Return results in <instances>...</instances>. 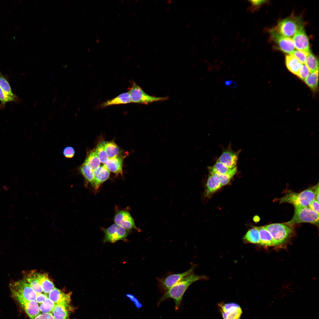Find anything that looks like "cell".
<instances>
[{"instance_id":"obj_1","label":"cell","mask_w":319,"mask_h":319,"mask_svg":"<svg viewBox=\"0 0 319 319\" xmlns=\"http://www.w3.org/2000/svg\"><path fill=\"white\" fill-rule=\"evenodd\" d=\"M208 277L204 275H198L194 273L187 275L175 285L164 292L158 302L161 303L167 299H172L174 301L175 310L180 305L184 294L189 286L193 282L199 280H206Z\"/></svg>"},{"instance_id":"obj_2","label":"cell","mask_w":319,"mask_h":319,"mask_svg":"<svg viewBox=\"0 0 319 319\" xmlns=\"http://www.w3.org/2000/svg\"><path fill=\"white\" fill-rule=\"evenodd\" d=\"M316 186H311L300 193L289 191L279 199V202L292 204L294 208L309 206L315 199Z\"/></svg>"},{"instance_id":"obj_3","label":"cell","mask_w":319,"mask_h":319,"mask_svg":"<svg viewBox=\"0 0 319 319\" xmlns=\"http://www.w3.org/2000/svg\"><path fill=\"white\" fill-rule=\"evenodd\" d=\"M272 236L276 246L283 245L293 234V225L287 222L270 224L263 226Z\"/></svg>"},{"instance_id":"obj_4","label":"cell","mask_w":319,"mask_h":319,"mask_svg":"<svg viewBox=\"0 0 319 319\" xmlns=\"http://www.w3.org/2000/svg\"><path fill=\"white\" fill-rule=\"evenodd\" d=\"M303 28L300 17L292 15L281 20L273 30L283 36L290 38Z\"/></svg>"},{"instance_id":"obj_5","label":"cell","mask_w":319,"mask_h":319,"mask_svg":"<svg viewBox=\"0 0 319 319\" xmlns=\"http://www.w3.org/2000/svg\"><path fill=\"white\" fill-rule=\"evenodd\" d=\"M9 288L15 299L21 298L27 300H35L37 293L24 279L12 282Z\"/></svg>"},{"instance_id":"obj_6","label":"cell","mask_w":319,"mask_h":319,"mask_svg":"<svg viewBox=\"0 0 319 319\" xmlns=\"http://www.w3.org/2000/svg\"><path fill=\"white\" fill-rule=\"evenodd\" d=\"M128 92L132 102L147 105L149 103L166 100L169 99L167 96L156 97L147 94L138 85L133 82Z\"/></svg>"},{"instance_id":"obj_7","label":"cell","mask_w":319,"mask_h":319,"mask_svg":"<svg viewBox=\"0 0 319 319\" xmlns=\"http://www.w3.org/2000/svg\"><path fill=\"white\" fill-rule=\"evenodd\" d=\"M287 223L294 225L302 222L318 224L319 214L309 206L295 208L294 214L292 219Z\"/></svg>"},{"instance_id":"obj_8","label":"cell","mask_w":319,"mask_h":319,"mask_svg":"<svg viewBox=\"0 0 319 319\" xmlns=\"http://www.w3.org/2000/svg\"><path fill=\"white\" fill-rule=\"evenodd\" d=\"M196 267L193 265L187 271L181 273L169 274L167 276L157 279L158 287L161 291L164 292L175 285L185 276L193 273Z\"/></svg>"},{"instance_id":"obj_9","label":"cell","mask_w":319,"mask_h":319,"mask_svg":"<svg viewBox=\"0 0 319 319\" xmlns=\"http://www.w3.org/2000/svg\"><path fill=\"white\" fill-rule=\"evenodd\" d=\"M104 232V242L114 243L118 240L126 239L129 233V231L115 223L105 229Z\"/></svg>"},{"instance_id":"obj_10","label":"cell","mask_w":319,"mask_h":319,"mask_svg":"<svg viewBox=\"0 0 319 319\" xmlns=\"http://www.w3.org/2000/svg\"><path fill=\"white\" fill-rule=\"evenodd\" d=\"M270 33L273 40L281 50L289 54L295 50L292 39L283 36L273 30L271 31Z\"/></svg>"},{"instance_id":"obj_11","label":"cell","mask_w":319,"mask_h":319,"mask_svg":"<svg viewBox=\"0 0 319 319\" xmlns=\"http://www.w3.org/2000/svg\"><path fill=\"white\" fill-rule=\"evenodd\" d=\"M219 305L223 319H240L242 311L240 307L237 303H221Z\"/></svg>"},{"instance_id":"obj_12","label":"cell","mask_w":319,"mask_h":319,"mask_svg":"<svg viewBox=\"0 0 319 319\" xmlns=\"http://www.w3.org/2000/svg\"><path fill=\"white\" fill-rule=\"evenodd\" d=\"M115 223L129 231L135 229L140 230L136 226L134 220L129 213L126 211L121 210L116 213L114 218Z\"/></svg>"},{"instance_id":"obj_13","label":"cell","mask_w":319,"mask_h":319,"mask_svg":"<svg viewBox=\"0 0 319 319\" xmlns=\"http://www.w3.org/2000/svg\"><path fill=\"white\" fill-rule=\"evenodd\" d=\"M292 40L295 48L297 50L307 53L310 52L309 39L304 28L294 35Z\"/></svg>"},{"instance_id":"obj_14","label":"cell","mask_w":319,"mask_h":319,"mask_svg":"<svg viewBox=\"0 0 319 319\" xmlns=\"http://www.w3.org/2000/svg\"><path fill=\"white\" fill-rule=\"evenodd\" d=\"M15 299L19 303L30 319H34L40 313L39 306L35 300H27L21 298Z\"/></svg>"},{"instance_id":"obj_15","label":"cell","mask_w":319,"mask_h":319,"mask_svg":"<svg viewBox=\"0 0 319 319\" xmlns=\"http://www.w3.org/2000/svg\"><path fill=\"white\" fill-rule=\"evenodd\" d=\"M48 294V297L55 305H68L71 300V292L66 294L55 287Z\"/></svg>"},{"instance_id":"obj_16","label":"cell","mask_w":319,"mask_h":319,"mask_svg":"<svg viewBox=\"0 0 319 319\" xmlns=\"http://www.w3.org/2000/svg\"><path fill=\"white\" fill-rule=\"evenodd\" d=\"M239 154V151L228 149L222 152L217 160L229 168H233L236 167Z\"/></svg>"},{"instance_id":"obj_17","label":"cell","mask_w":319,"mask_h":319,"mask_svg":"<svg viewBox=\"0 0 319 319\" xmlns=\"http://www.w3.org/2000/svg\"><path fill=\"white\" fill-rule=\"evenodd\" d=\"M123 159V156L118 155L109 158L104 165L110 172L115 174H121L122 175Z\"/></svg>"},{"instance_id":"obj_18","label":"cell","mask_w":319,"mask_h":319,"mask_svg":"<svg viewBox=\"0 0 319 319\" xmlns=\"http://www.w3.org/2000/svg\"><path fill=\"white\" fill-rule=\"evenodd\" d=\"M93 171L95 188L97 189L103 183L109 178L110 172L104 165Z\"/></svg>"},{"instance_id":"obj_19","label":"cell","mask_w":319,"mask_h":319,"mask_svg":"<svg viewBox=\"0 0 319 319\" xmlns=\"http://www.w3.org/2000/svg\"><path fill=\"white\" fill-rule=\"evenodd\" d=\"M35 275L38 281L41 285L43 292L44 294H48L55 287L53 282L49 278L47 274L40 273L35 271Z\"/></svg>"},{"instance_id":"obj_20","label":"cell","mask_w":319,"mask_h":319,"mask_svg":"<svg viewBox=\"0 0 319 319\" xmlns=\"http://www.w3.org/2000/svg\"><path fill=\"white\" fill-rule=\"evenodd\" d=\"M222 187L218 178L214 175L210 173L206 184L205 196H210Z\"/></svg>"},{"instance_id":"obj_21","label":"cell","mask_w":319,"mask_h":319,"mask_svg":"<svg viewBox=\"0 0 319 319\" xmlns=\"http://www.w3.org/2000/svg\"><path fill=\"white\" fill-rule=\"evenodd\" d=\"M258 230L260 237L259 244L266 247L276 246L275 241L270 232L263 226L255 227Z\"/></svg>"},{"instance_id":"obj_22","label":"cell","mask_w":319,"mask_h":319,"mask_svg":"<svg viewBox=\"0 0 319 319\" xmlns=\"http://www.w3.org/2000/svg\"><path fill=\"white\" fill-rule=\"evenodd\" d=\"M209 172L220 174L229 175L234 176L237 171V167L233 168H229L217 160L213 166L209 167Z\"/></svg>"},{"instance_id":"obj_23","label":"cell","mask_w":319,"mask_h":319,"mask_svg":"<svg viewBox=\"0 0 319 319\" xmlns=\"http://www.w3.org/2000/svg\"><path fill=\"white\" fill-rule=\"evenodd\" d=\"M131 102H132L131 98L128 92L121 94L115 98L104 102L101 106L104 108L110 105L126 104Z\"/></svg>"},{"instance_id":"obj_24","label":"cell","mask_w":319,"mask_h":319,"mask_svg":"<svg viewBox=\"0 0 319 319\" xmlns=\"http://www.w3.org/2000/svg\"><path fill=\"white\" fill-rule=\"evenodd\" d=\"M285 64L288 69L291 72L296 75L303 65V64L292 54H288L286 56Z\"/></svg>"},{"instance_id":"obj_25","label":"cell","mask_w":319,"mask_h":319,"mask_svg":"<svg viewBox=\"0 0 319 319\" xmlns=\"http://www.w3.org/2000/svg\"><path fill=\"white\" fill-rule=\"evenodd\" d=\"M35 271L32 270L24 274L25 280L37 293L43 292L41 285L38 281L35 275Z\"/></svg>"},{"instance_id":"obj_26","label":"cell","mask_w":319,"mask_h":319,"mask_svg":"<svg viewBox=\"0 0 319 319\" xmlns=\"http://www.w3.org/2000/svg\"><path fill=\"white\" fill-rule=\"evenodd\" d=\"M243 240L245 243L259 244L260 239L258 230L255 227L250 229L243 236Z\"/></svg>"},{"instance_id":"obj_27","label":"cell","mask_w":319,"mask_h":319,"mask_svg":"<svg viewBox=\"0 0 319 319\" xmlns=\"http://www.w3.org/2000/svg\"><path fill=\"white\" fill-rule=\"evenodd\" d=\"M68 305L61 304L55 305L51 312L54 319H68Z\"/></svg>"},{"instance_id":"obj_28","label":"cell","mask_w":319,"mask_h":319,"mask_svg":"<svg viewBox=\"0 0 319 319\" xmlns=\"http://www.w3.org/2000/svg\"><path fill=\"white\" fill-rule=\"evenodd\" d=\"M309 70L310 73L319 70V63L316 57L310 52L307 56L304 64Z\"/></svg>"},{"instance_id":"obj_29","label":"cell","mask_w":319,"mask_h":319,"mask_svg":"<svg viewBox=\"0 0 319 319\" xmlns=\"http://www.w3.org/2000/svg\"><path fill=\"white\" fill-rule=\"evenodd\" d=\"M80 170L85 179L90 183L95 188L93 170L88 165L84 163L80 167Z\"/></svg>"},{"instance_id":"obj_30","label":"cell","mask_w":319,"mask_h":319,"mask_svg":"<svg viewBox=\"0 0 319 319\" xmlns=\"http://www.w3.org/2000/svg\"><path fill=\"white\" fill-rule=\"evenodd\" d=\"M0 87L5 94L12 101H15L16 97L12 92L10 86L6 79L0 73Z\"/></svg>"},{"instance_id":"obj_31","label":"cell","mask_w":319,"mask_h":319,"mask_svg":"<svg viewBox=\"0 0 319 319\" xmlns=\"http://www.w3.org/2000/svg\"><path fill=\"white\" fill-rule=\"evenodd\" d=\"M84 163L94 170L100 166L101 162L94 151H92L89 152Z\"/></svg>"},{"instance_id":"obj_32","label":"cell","mask_w":319,"mask_h":319,"mask_svg":"<svg viewBox=\"0 0 319 319\" xmlns=\"http://www.w3.org/2000/svg\"><path fill=\"white\" fill-rule=\"evenodd\" d=\"M109 158L118 155L120 151L118 146L113 142H106L102 143Z\"/></svg>"},{"instance_id":"obj_33","label":"cell","mask_w":319,"mask_h":319,"mask_svg":"<svg viewBox=\"0 0 319 319\" xmlns=\"http://www.w3.org/2000/svg\"><path fill=\"white\" fill-rule=\"evenodd\" d=\"M319 70L310 73L309 75L304 80L305 83L312 89H316L318 86V80Z\"/></svg>"},{"instance_id":"obj_34","label":"cell","mask_w":319,"mask_h":319,"mask_svg":"<svg viewBox=\"0 0 319 319\" xmlns=\"http://www.w3.org/2000/svg\"><path fill=\"white\" fill-rule=\"evenodd\" d=\"M94 151L98 157L101 163L105 164L109 157L103 144L100 143L98 144Z\"/></svg>"},{"instance_id":"obj_35","label":"cell","mask_w":319,"mask_h":319,"mask_svg":"<svg viewBox=\"0 0 319 319\" xmlns=\"http://www.w3.org/2000/svg\"><path fill=\"white\" fill-rule=\"evenodd\" d=\"M55 304L48 297L41 303L39 307L40 311L42 313H51Z\"/></svg>"},{"instance_id":"obj_36","label":"cell","mask_w":319,"mask_h":319,"mask_svg":"<svg viewBox=\"0 0 319 319\" xmlns=\"http://www.w3.org/2000/svg\"><path fill=\"white\" fill-rule=\"evenodd\" d=\"M209 172L218 178L222 186L228 184L233 177V176L229 175L220 174L212 172Z\"/></svg>"},{"instance_id":"obj_37","label":"cell","mask_w":319,"mask_h":319,"mask_svg":"<svg viewBox=\"0 0 319 319\" xmlns=\"http://www.w3.org/2000/svg\"><path fill=\"white\" fill-rule=\"evenodd\" d=\"M248 1L251 5L247 9L251 12H254L257 10L260 7L267 1L266 0H249Z\"/></svg>"},{"instance_id":"obj_38","label":"cell","mask_w":319,"mask_h":319,"mask_svg":"<svg viewBox=\"0 0 319 319\" xmlns=\"http://www.w3.org/2000/svg\"><path fill=\"white\" fill-rule=\"evenodd\" d=\"M308 53L295 50L291 54L294 56L302 64H304L307 56Z\"/></svg>"},{"instance_id":"obj_39","label":"cell","mask_w":319,"mask_h":319,"mask_svg":"<svg viewBox=\"0 0 319 319\" xmlns=\"http://www.w3.org/2000/svg\"><path fill=\"white\" fill-rule=\"evenodd\" d=\"M310 72L305 64H303L297 75L301 79L305 80L309 75Z\"/></svg>"},{"instance_id":"obj_40","label":"cell","mask_w":319,"mask_h":319,"mask_svg":"<svg viewBox=\"0 0 319 319\" xmlns=\"http://www.w3.org/2000/svg\"><path fill=\"white\" fill-rule=\"evenodd\" d=\"M63 153L64 155L66 158H71L74 155L75 151L74 148L71 147H66L64 150Z\"/></svg>"},{"instance_id":"obj_41","label":"cell","mask_w":319,"mask_h":319,"mask_svg":"<svg viewBox=\"0 0 319 319\" xmlns=\"http://www.w3.org/2000/svg\"><path fill=\"white\" fill-rule=\"evenodd\" d=\"M0 101L2 106H4L6 103L8 102L12 101V100L5 94L0 87Z\"/></svg>"},{"instance_id":"obj_42","label":"cell","mask_w":319,"mask_h":319,"mask_svg":"<svg viewBox=\"0 0 319 319\" xmlns=\"http://www.w3.org/2000/svg\"><path fill=\"white\" fill-rule=\"evenodd\" d=\"M34 319H54L51 313H40Z\"/></svg>"},{"instance_id":"obj_43","label":"cell","mask_w":319,"mask_h":319,"mask_svg":"<svg viewBox=\"0 0 319 319\" xmlns=\"http://www.w3.org/2000/svg\"><path fill=\"white\" fill-rule=\"evenodd\" d=\"M48 297L46 294L42 293H37L35 300L39 303H41Z\"/></svg>"},{"instance_id":"obj_44","label":"cell","mask_w":319,"mask_h":319,"mask_svg":"<svg viewBox=\"0 0 319 319\" xmlns=\"http://www.w3.org/2000/svg\"><path fill=\"white\" fill-rule=\"evenodd\" d=\"M309 207L313 211L319 214V201L315 199Z\"/></svg>"},{"instance_id":"obj_45","label":"cell","mask_w":319,"mask_h":319,"mask_svg":"<svg viewBox=\"0 0 319 319\" xmlns=\"http://www.w3.org/2000/svg\"><path fill=\"white\" fill-rule=\"evenodd\" d=\"M167 3L169 4H170L172 3V1L171 0H168L167 1Z\"/></svg>"},{"instance_id":"obj_46","label":"cell","mask_w":319,"mask_h":319,"mask_svg":"<svg viewBox=\"0 0 319 319\" xmlns=\"http://www.w3.org/2000/svg\"><path fill=\"white\" fill-rule=\"evenodd\" d=\"M186 27L187 29H189L190 27V25L189 24H187Z\"/></svg>"},{"instance_id":"obj_47","label":"cell","mask_w":319,"mask_h":319,"mask_svg":"<svg viewBox=\"0 0 319 319\" xmlns=\"http://www.w3.org/2000/svg\"><path fill=\"white\" fill-rule=\"evenodd\" d=\"M170 7L167 8V9H166V11L167 12H168L170 10Z\"/></svg>"}]
</instances>
